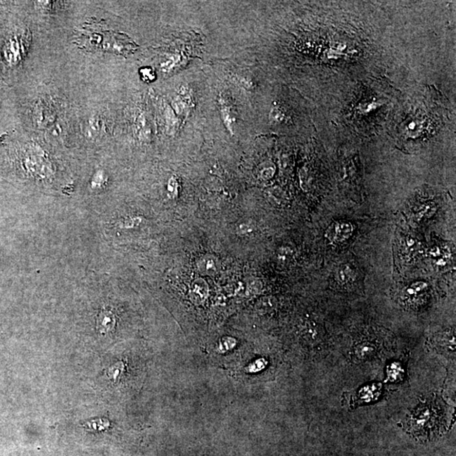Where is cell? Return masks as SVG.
I'll return each mask as SVG.
<instances>
[{"mask_svg":"<svg viewBox=\"0 0 456 456\" xmlns=\"http://www.w3.org/2000/svg\"><path fill=\"white\" fill-rule=\"evenodd\" d=\"M140 74L142 76V79L146 82H150L153 81L156 78V74L153 69L150 68H144L140 70Z\"/></svg>","mask_w":456,"mask_h":456,"instance_id":"11","label":"cell"},{"mask_svg":"<svg viewBox=\"0 0 456 456\" xmlns=\"http://www.w3.org/2000/svg\"><path fill=\"white\" fill-rule=\"evenodd\" d=\"M437 406L427 403L418 406L407 422V429L417 438L429 439L440 430V413Z\"/></svg>","mask_w":456,"mask_h":456,"instance_id":"1","label":"cell"},{"mask_svg":"<svg viewBox=\"0 0 456 456\" xmlns=\"http://www.w3.org/2000/svg\"><path fill=\"white\" fill-rule=\"evenodd\" d=\"M198 267H199L200 272H202L205 275H210V276L214 275L218 270L217 260L212 256L204 257V259L199 262Z\"/></svg>","mask_w":456,"mask_h":456,"instance_id":"5","label":"cell"},{"mask_svg":"<svg viewBox=\"0 0 456 456\" xmlns=\"http://www.w3.org/2000/svg\"><path fill=\"white\" fill-rule=\"evenodd\" d=\"M335 278L338 282L341 285H346L347 283L352 282L355 278V272L353 269L348 264H342L337 269Z\"/></svg>","mask_w":456,"mask_h":456,"instance_id":"4","label":"cell"},{"mask_svg":"<svg viewBox=\"0 0 456 456\" xmlns=\"http://www.w3.org/2000/svg\"><path fill=\"white\" fill-rule=\"evenodd\" d=\"M410 287H411V288L415 291L416 294H417V293H420L421 292L425 290L427 287H428V285H427L425 282H423V281H417V282L411 284Z\"/></svg>","mask_w":456,"mask_h":456,"instance_id":"12","label":"cell"},{"mask_svg":"<svg viewBox=\"0 0 456 456\" xmlns=\"http://www.w3.org/2000/svg\"><path fill=\"white\" fill-rule=\"evenodd\" d=\"M22 43L18 39L14 38L10 40L5 49V56L8 62L14 64L19 61L22 57Z\"/></svg>","mask_w":456,"mask_h":456,"instance_id":"3","label":"cell"},{"mask_svg":"<svg viewBox=\"0 0 456 456\" xmlns=\"http://www.w3.org/2000/svg\"><path fill=\"white\" fill-rule=\"evenodd\" d=\"M354 231L349 222H335L326 231V237L333 242H343L352 236Z\"/></svg>","mask_w":456,"mask_h":456,"instance_id":"2","label":"cell"},{"mask_svg":"<svg viewBox=\"0 0 456 456\" xmlns=\"http://www.w3.org/2000/svg\"><path fill=\"white\" fill-rule=\"evenodd\" d=\"M115 325V318L113 314L108 311L101 313L98 320V328L101 332H107L113 328Z\"/></svg>","mask_w":456,"mask_h":456,"instance_id":"6","label":"cell"},{"mask_svg":"<svg viewBox=\"0 0 456 456\" xmlns=\"http://www.w3.org/2000/svg\"><path fill=\"white\" fill-rule=\"evenodd\" d=\"M292 254H293V252H292V250H291L290 248H281V249H280L278 251L279 260L282 262L288 261V260H290L291 258H292Z\"/></svg>","mask_w":456,"mask_h":456,"instance_id":"8","label":"cell"},{"mask_svg":"<svg viewBox=\"0 0 456 456\" xmlns=\"http://www.w3.org/2000/svg\"><path fill=\"white\" fill-rule=\"evenodd\" d=\"M100 128L101 125L99 119H97V118H93L92 119L90 120L87 131H88V133L90 134V136H93L94 134L99 133Z\"/></svg>","mask_w":456,"mask_h":456,"instance_id":"10","label":"cell"},{"mask_svg":"<svg viewBox=\"0 0 456 456\" xmlns=\"http://www.w3.org/2000/svg\"><path fill=\"white\" fill-rule=\"evenodd\" d=\"M379 386H367L359 392V402H370L374 397L379 395Z\"/></svg>","mask_w":456,"mask_h":456,"instance_id":"7","label":"cell"},{"mask_svg":"<svg viewBox=\"0 0 456 456\" xmlns=\"http://www.w3.org/2000/svg\"><path fill=\"white\" fill-rule=\"evenodd\" d=\"M359 351V353L362 355V356H368V355L373 354V352H374V347L370 345V343H368V342H364V343H362L360 346H359L358 348H357ZM357 351V352H358Z\"/></svg>","mask_w":456,"mask_h":456,"instance_id":"9","label":"cell"}]
</instances>
